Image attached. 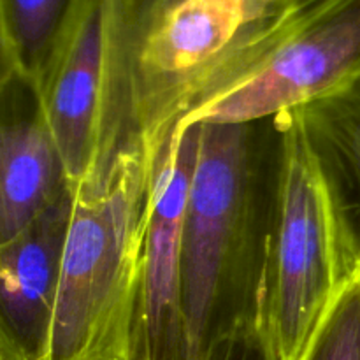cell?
Returning a JSON list of instances; mask_svg holds the SVG:
<instances>
[{
  "instance_id": "obj_13",
  "label": "cell",
  "mask_w": 360,
  "mask_h": 360,
  "mask_svg": "<svg viewBox=\"0 0 360 360\" xmlns=\"http://www.w3.org/2000/svg\"><path fill=\"white\" fill-rule=\"evenodd\" d=\"M357 227H359V232H360V214L357 217ZM359 281H360V269H359Z\"/></svg>"
},
{
  "instance_id": "obj_3",
  "label": "cell",
  "mask_w": 360,
  "mask_h": 360,
  "mask_svg": "<svg viewBox=\"0 0 360 360\" xmlns=\"http://www.w3.org/2000/svg\"><path fill=\"white\" fill-rule=\"evenodd\" d=\"M134 35V129L153 160L179 123L245 79L304 0H118Z\"/></svg>"
},
{
  "instance_id": "obj_4",
  "label": "cell",
  "mask_w": 360,
  "mask_h": 360,
  "mask_svg": "<svg viewBox=\"0 0 360 360\" xmlns=\"http://www.w3.org/2000/svg\"><path fill=\"white\" fill-rule=\"evenodd\" d=\"M155 160L139 143L70 188L46 360H130Z\"/></svg>"
},
{
  "instance_id": "obj_7",
  "label": "cell",
  "mask_w": 360,
  "mask_h": 360,
  "mask_svg": "<svg viewBox=\"0 0 360 360\" xmlns=\"http://www.w3.org/2000/svg\"><path fill=\"white\" fill-rule=\"evenodd\" d=\"M70 214L67 188L20 236L0 245V360L48 359Z\"/></svg>"
},
{
  "instance_id": "obj_2",
  "label": "cell",
  "mask_w": 360,
  "mask_h": 360,
  "mask_svg": "<svg viewBox=\"0 0 360 360\" xmlns=\"http://www.w3.org/2000/svg\"><path fill=\"white\" fill-rule=\"evenodd\" d=\"M274 143L273 122L200 123L181 227L188 360H206L225 336L255 327Z\"/></svg>"
},
{
  "instance_id": "obj_12",
  "label": "cell",
  "mask_w": 360,
  "mask_h": 360,
  "mask_svg": "<svg viewBox=\"0 0 360 360\" xmlns=\"http://www.w3.org/2000/svg\"><path fill=\"white\" fill-rule=\"evenodd\" d=\"M206 360H273L255 327L236 330L218 341Z\"/></svg>"
},
{
  "instance_id": "obj_6",
  "label": "cell",
  "mask_w": 360,
  "mask_h": 360,
  "mask_svg": "<svg viewBox=\"0 0 360 360\" xmlns=\"http://www.w3.org/2000/svg\"><path fill=\"white\" fill-rule=\"evenodd\" d=\"M199 144L200 125L179 129L155 160L130 360H188L181 227Z\"/></svg>"
},
{
  "instance_id": "obj_5",
  "label": "cell",
  "mask_w": 360,
  "mask_h": 360,
  "mask_svg": "<svg viewBox=\"0 0 360 360\" xmlns=\"http://www.w3.org/2000/svg\"><path fill=\"white\" fill-rule=\"evenodd\" d=\"M357 88L360 0H304L297 20L266 60L176 130L200 123H259Z\"/></svg>"
},
{
  "instance_id": "obj_8",
  "label": "cell",
  "mask_w": 360,
  "mask_h": 360,
  "mask_svg": "<svg viewBox=\"0 0 360 360\" xmlns=\"http://www.w3.org/2000/svg\"><path fill=\"white\" fill-rule=\"evenodd\" d=\"M67 188L37 81L0 70V245L20 236Z\"/></svg>"
},
{
  "instance_id": "obj_1",
  "label": "cell",
  "mask_w": 360,
  "mask_h": 360,
  "mask_svg": "<svg viewBox=\"0 0 360 360\" xmlns=\"http://www.w3.org/2000/svg\"><path fill=\"white\" fill-rule=\"evenodd\" d=\"M274 172L255 329L273 360H301L359 278L360 232L304 111L274 116Z\"/></svg>"
},
{
  "instance_id": "obj_10",
  "label": "cell",
  "mask_w": 360,
  "mask_h": 360,
  "mask_svg": "<svg viewBox=\"0 0 360 360\" xmlns=\"http://www.w3.org/2000/svg\"><path fill=\"white\" fill-rule=\"evenodd\" d=\"M302 111L313 139L330 164L357 220L360 214V88L302 108Z\"/></svg>"
},
{
  "instance_id": "obj_9",
  "label": "cell",
  "mask_w": 360,
  "mask_h": 360,
  "mask_svg": "<svg viewBox=\"0 0 360 360\" xmlns=\"http://www.w3.org/2000/svg\"><path fill=\"white\" fill-rule=\"evenodd\" d=\"M77 0H0V70L37 81Z\"/></svg>"
},
{
  "instance_id": "obj_11",
  "label": "cell",
  "mask_w": 360,
  "mask_h": 360,
  "mask_svg": "<svg viewBox=\"0 0 360 360\" xmlns=\"http://www.w3.org/2000/svg\"><path fill=\"white\" fill-rule=\"evenodd\" d=\"M301 360H360V281H354Z\"/></svg>"
}]
</instances>
